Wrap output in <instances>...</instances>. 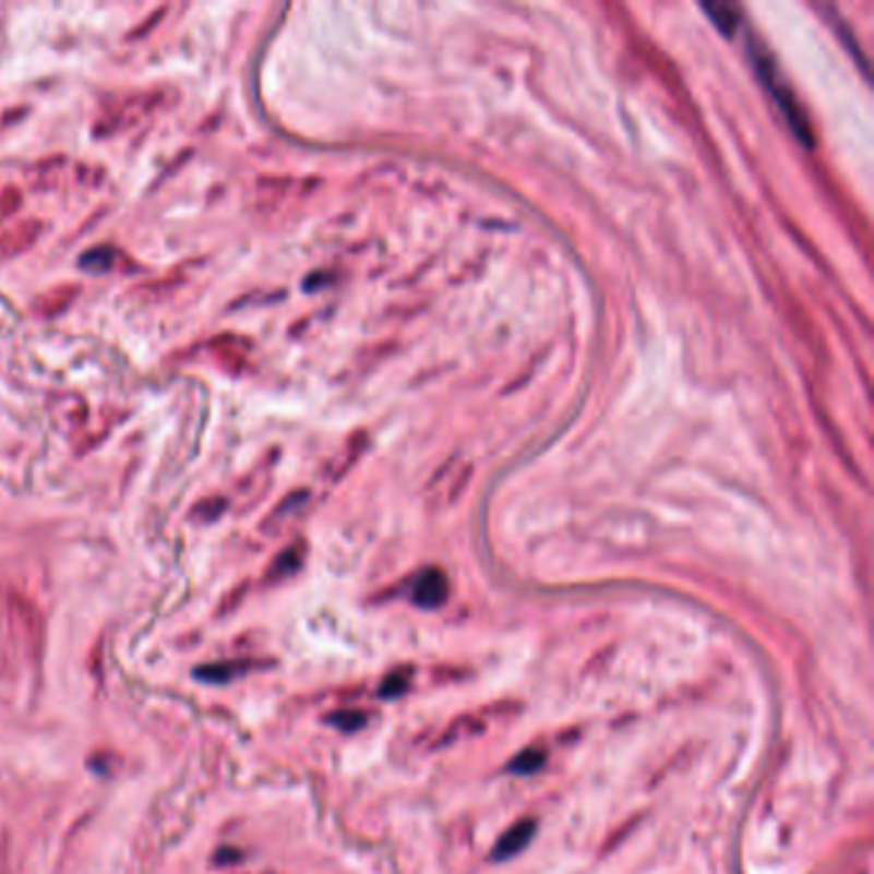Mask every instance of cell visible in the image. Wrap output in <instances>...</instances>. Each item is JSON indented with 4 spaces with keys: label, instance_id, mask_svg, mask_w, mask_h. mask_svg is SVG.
<instances>
[{
    "label": "cell",
    "instance_id": "6da1fadb",
    "mask_svg": "<svg viewBox=\"0 0 874 874\" xmlns=\"http://www.w3.org/2000/svg\"><path fill=\"white\" fill-rule=\"evenodd\" d=\"M167 106V91H139L121 95L113 106L106 108L98 121V134H119L123 129L136 127L139 121L149 119L159 108Z\"/></svg>",
    "mask_w": 874,
    "mask_h": 874
},
{
    "label": "cell",
    "instance_id": "7a4b0ae2",
    "mask_svg": "<svg viewBox=\"0 0 874 874\" xmlns=\"http://www.w3.org/2000/svg\"><path fill=\"white\" fill-rule=\"evenodd\" d=\"M41 237V222L26 218V222L13 224L9 229L0 231V260H13V256L28 252Z\"/></svg>",
    "mask_w": 874,
    "mask_h": 874
},
{
    "label": "cell",
    "instance_id": "3957f363",
    "mask_svg": "<svg viewBox=\"0 0 874 874\" xmlns=\"http://www.w3.org/2000/svg\"><path fill=\"white\" fill-rule=\"evenodd\" d=\"M77 285H60V288L47 290L44 296L34 300V313L44 315V319H51V315H60L62 311H68L72 306V300L77 298Z\"/></svg>",
    "mask_w": 874,
    "mask_h": 874
},
{
    "label": "cell",
    "instance_id": "277c9868",
    "mask_svg": "<svg viewBox=\"0 0 874 874\" xmlns=\"http://www.w3.org/2000/svg\"><path fill=\"white\" fill-rule=\"evenodd\" d=\"M444 598H446V579L442 577V572L431 570L418 577V583L414 585V600L418 606L436 608Z\"/></svg>",
    "mask_w": 874,
    "mask_h": 874
},
{
    "label": "cell",
    "instance_id": "5b68a950",
    "mask_svg": "<svg viewBox=\"0 0 874 874\" xmlns=\"http://www.w3.org/2000/svg\"><path fill=\"white\" fill-rule=\"evenodd\" d=\"M213 355L222 359L224 367H231V370H239L241 362H244V355H247V342L239 339V336L234 334H224L218 336V339L211 342L208 347Z\"/></svg>",
    "mask_w": 874,
    "mask_h": 874
},
{
    "label": "cell",
    "instance_id": "8992f818",
    "mask_svg": "<svg viewBox=\"0 0 874 874\" xmlns=\"http://www.w3.org/2000/svg\"><path fill=\"white\" fill-rule=\"evenodd\" d=\"M531 836H534V824H531V821H528V824L513 826L511 831L505 834L501 841H498V847H495V851H493V857H495V859H511V857H516L518 851L524 849L528 841H531Z\"/></svg>",
    "mask_w": 874,
    "mask_h": 874
},
{
    "label": "cell",
    "instance_id": "52a82bcc",
    "mask_svg": "<svg viewBox=\"0 0 874 874\" xmlns=\"http://www.w3.org/2000/svg\"><path fill=\"white\" fill-rule=\"evenodd\" d=\"M703 11L708 13L710 21H714V24L721 28L723 34H729V36L737 32L739 24H741L739 9H737V5H731V3H705Z\"/></svg>",
    "mask_w": 874,
    "mask_h": 874
},
{
    "label": "cell",
    "instance_id": "ba28073f",
    "mask_svg": "<svg viewBox=\"0 0 874 874\" xmlns=\"http://www.w3.org/2000/svg\"><path fill=\"white\" fill-rule=\"evenodd\" d=\"M543 764V754L541 752H526V754H520V756H516V759H513V764H511V769L516 775H531V773H536V769H539Z\"/></svg>",
    "mask_w": 874,
    "mask_h": 874
},
{
    "label": "cell",
    "instance_id": "9c48e42d",
    "mask_svg": "<svg viewBox=\"0 0 874 874\" xmlns=\"http://www.w3.org/2000/svg\"><path fill=\"white\" fill-rule=\"evenodd\" d=\"M19 205H21V190L19 188L0 190V224H3L5 218H11L13 213L19 211Z\"/></svg>",
    "mask_w": 874,
    "mask_h": 874
}]
</instances>
